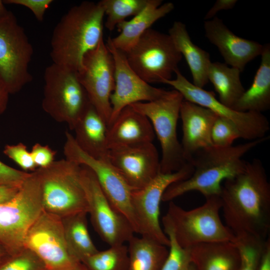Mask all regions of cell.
<instances>
[{
  "label": "cell",
  "mask_w": 270,
  "mask_h": 270,
  "mask_svg": "<svg viewBox=\"0 0 270 270\" xmlns=\"http://www.w3.org/2000/svg\"><path fill=\"white\" fill-rule=\"evenodd\" d=\"M52 0H4V4L25 6L30 10L38 20L42 22L46 10L53 2Z\"/></svg>",
  "instance_id": "8d00e7d4"
},
{
  "label": "cell",
  "mask_w": 270,
  "mask_h": 270,
  "mask_svg": "<svg viewBox=\"0 0 270 270\" xmlns=\"http://www.w3.org/2000/svg\"><path fill=\"white\" fill-rule=\"evenodd\" d=\"M184 98L176 90H168L160 98L130 105L150 120L162 149L160 172L170 174L177 172L188 162L185 160L176 127Z\"/></svg>",
  "instance_id": "8992f818"
},
{
  "label": "cell",
  "mask_w": 270,
  "mask_h": 270,
  "mask_svg": "<svg viewBox=\"0 0 270 270\" xmlns=\"http://www.w3.org/2000/svg\"><path fill=\"white\" fill-rule=\"evenodd\" d=\"M44 110L58 122L73 130L90 104L76 72L52 63L44 72Z\"/></svg>",
  "instance_id": "ba28073f"
},
{
  "label": "cell",
  "mask_w": 270,
  "mask_h": 270,
  "mask_svg": "<svg viewBox=\"0 0 270 270\" xmlns=\"http://www.w3.org/2000/svg\"><path fill=\"white\" fill-rule=\"evenodd\" d=\"M268 139L265 136L236 146H211L198 150L189 162L193 167L192 175L169 186L162 201L170 202L192 191L198 192L205 198L220 196L224 181L244 170L246 161L242 159L244 156Z\"/></svg>",
  "instance_id": "7a4b0ae2"
},
{
  "label": "cell",
  "mask_w": 270,
  "mask_h": 270,
  "mask_svg": "<svg viewBox=\"0 0 270 270\" xmlns=\"http://www.w3.org/2000/svg\"><path fill=\"white\" fill-rule=\"evenodd\" d=\"M73 130L76 143L84 152L96 159H108V126L91 104Z\"/></svg>",
  "instance_id": "603a6c76"
},
{
  "label": "cell",
  "mask_w": 270,
  "mask_h": 270,
  "mask_svg": "<svg viewBox=\"0 0 270 270\" xmlns=\"http://www.w3.org/2000/svg\"><path fill=\"white\" fill-rule=\"evenodd\" d=\"M8 12L5 7L3 0H0V18L5 16Z\"/></svg>",
  "instance_id": "ee69618b"
},
{
  "label": "cell",
  "mask_w": 270,
  "mask_h": 270,
  "mask_svg": "<svg viewBox=\"0 0 270 270\" xmlns=\"http://www.w3.org/2000/svg\"><path fill=\"white\" fill-rule=\"evenodd\" d=\"M4 154L14 162L24 172H34L38 168L34 164L30 152L22 142L16 144H6Z\"/></svg>",
  "instance_id": "d590c367"
},
{
  "label": "cell",
  "mask_w": 270,
  "mask_h": 270,
  "mask_svg": "<svg viewBox=\"0 0 270 270\" xmlns=\"http://www.w3.org/2000/svg\"><path fill=\"white\" fill-rule=\"evenodd\" d=\"M106 44L114 65L115 86L110 98L112 114L108 126L126 106L158 100L168 90L152 86L140 78L129 65L124 53L114 46L110 37Z\"/></svg>",
  "instance_id": "e0dca14e"
},
{
  "label": "cell",
  "mask_w": 270,
  "mask_h": 270,
  "mask_svg": "<svg viewBox=\"0 0 270 270\" xmlns=\"http://www.w3.org/2000/svg\"><path fill=\"white\" fill-rule=\"evenodd\" d=\"M104 16L98 2L85 1L71 8L53 30L50 52L52 63L78 72L84 56L104 39Z\"/></svg>",
  "instance_id": "3957f363"
},
{
  "label": "cell",
  "mask_w": 270,
  "mask_h": 270,
  "mask_svg": "<svg viewBox=\"0 0 270 270\" xmlns=\"http://www.w3.org/2000/svg\"><path fill=\"white\" fill-rule=\"evenodd\" d=\"M237 2V0H217L206 14L204 20H210L220 10L232 9Z\"/></svg>",
  "instance_id": "ab89813d"
},
{
  "label": "cell",
  "mask_w": 270,
  "mask_h": 270,
  "mask_svg": "<svg viewBox=\"0 0 270 270\" xmlns=\"http://www.w3.org/2000/svg\"><path fill=\"white\" fill-rule=\"evenodd\" d=\"M22 184L15 185L0 184V204L14 198L19 192Z\"/></svg>",
  "instance_id": "60d3db41"
},
{
  "label": "cell",
  "mask_w": 270,
  "mask_h": 270,
  "mask_svg": "<svg viewBox=\"0 0 270 270\" xmlns=\"http://www.w3.org/2000/svg\"><path fill=\"white\" fill-rule=\"evenodd\" d=\"M150 0H102L98 4L106 16L104 26L112 31L120 22L136 16L147 6Z\"/></svg>",
  "instance_id": "4dcf8cb0"
},
{
  "label": "cell",
  "mask_w": 270,
  "mask_h": 270,
  "mask_svg": "<svg viewBox=\"0 0 270 270\" xmlns=\"http://www.w3.org/2000/svg\"><path fill=\"white\" fill-rule=\"evenodd\" d=\"M108 159L132 190L142 188L160 172V158L152 142L110 149Z\"/></svg>",
  "instance_id": "ac0fdd59"
},
{
  "label": "cell",
  "mask_w": 270,
  "mask_h": 270,
  "mask_svg": "<svg viewBox=\"0 0 270 270\" xmlns=\"http://www.w3.org/2000/svg\"><path fill=\"white\" fill-rule=\"evenodd\" d=\"M261 62L250 86L232 108L242 112L262 113L270 108V46L264 45Z\"/></svg>",
  "instance_id": "484cf974"
},
{
  "label": "cell",
  "mask_w": 270,
  "mask_h": 270,
  "mask_svg": "<svg viewBox=\"0 0 270 270\" xmlns=\"http://www.w3.org/2000/svg\"><path fill=\"white\" fill-rule=\"evenodd\" d=\"M174 80L164 81V84L172 86L180 92L184 99L214 112L218 116L233 122L238 129L242 138L253 140L263 138L270 130L269 122L262 113L254 112L236 111L225 106L215 97L213 92L198 88L188 81L178 68Z\"/></svg>",
  "instance_id": "9a60e30c"
},
{
  "label": "cell",
  "mask_w": 270,
  "mask_h": 270,
  "mask_svg": "<svg viewBox=\"0 0 270 270\" xmlns=\"http://www.w3.org/2000/svg\"><path fill=\"white\" fill-rule=\"evenodd\" d=\"M128 247L124 244L98 251L82 263L87 270H128Z\"/></svg>",
  "instance_id": "f546056e"
},
{
  "label": "cell",
  "mask_w": 270,
  "mask_h": 270,
  "mask_svg": "<svg viewBox=\"0 0 270 270\" xmlns=\"http://www.w3.org/2000/svg\"><path fill=\"white\" fill-rule=\"evenodd\" d=\"M238 138H242V136L236 124L227 118L218 116L212 129V146L228 147L232 146L234 140Z\"/></svg>",
  "instance_id": "e575fe53"
},
{
  "label": "cell",
  "mask_w": 270,
  "mask_h": 270,
  "mask_svg": "<svg viewBox=\"0 0 270 270\" xmlns=\"http://www.w3.org/2000/svg\"><path fill=\"white\" fill-rule=\"evenodd\" d=\"M24 246L34 252L48 270H68L80 263L68 250L62 218L44 210L28 230Z\"/></svg>",
  "instance_id": "2e32d148"
},
{
  "label": "cell",
  "mask_w": 270,
  "mask_h": 270,
  "mask_svg": "<svg viewBox=\"0 0 270 270\" xmlns=\"http://www.w3.org/2000/svg\"><path fill=\"white\" fill-rule=\"evenodd\" d=\"M168 34L186 61L192 78V84L203 88L208 82V72L211 63L209 54L193 43L186 25L181 22H174Z\"/></svg>",
  "instance_id": "d4e9b609"
},
{
  "label": "cell",
  "mask_w": 270,
  "mask_h": 270,
  "mask_svg": "<svg viewBox=\"0 0 270 270\" xmlns=\"http://www.w3.org/2000/svg\"><path fill=\"white\" fill-rule=\"evenodd\" d=\"M224 182L220 197L226 226L235 236L270 237V184L262 161L246 162L242 172Z\"/></svg>",
  "instance_id": "6da1fadb"
},
{
  "label": "cell",
  "mask_w": 270,
  "mask_h": 270,
  "mask_svg": "<svg viewBox=\"0 0 270 270\" xmlns=\"http://www.w3.org/2000/svg\"><path fill=\"white\" fill-rule=\"evenodd\" d=\"M33 52L24 29L9 11L0 18V80L10 94L32 80L28 67Z\"/></svg>",
  "instance_id": "30bf717a"
},
{
  "label": "cell",
  "mask_w": 270,
  "mask_h": 270,
  "mask_svg": "<svg viewBox=\"0 0 270 270\" xmlns=\"http://www.w3.org/2000/svg\"><path fill=\"white\" fill-rule=\"evenodd\" d=\"M162 0H150L140 12L129 20L119 23L116 26L119 34L116 37L110 38L114 46L123 52H128L155 22L174 9L172 2L162 4Z\"/></svg>",
  "instance_id": "7402d4cb"
},
{
  "label": "cell",
  "mask_w": 270,
  "mask_h": 270,
  "mask_svg": "<svg viewBox=\"0 0 270 270\" xmlns=\"http://www.w3.org/2000/svg\"><path fill=\"white\" fill-rule=\"evenodd\" d=\"M42 210L40 185L33 172L14 198L0 204V246L8 255L24 248L26 234Z\"/></svg>",
  "instance_id": "52a82bcc"
},
{
  "label": "cell",
  "mask_w": 270,
  "mask_h": 270,
  "mask_svg": "<svg viewBox=\"0 0 270 270\" xmlns=\"http://www.w3.org/2000/svg\"><path fill=\"white\" fill-rule=\"evenodd\" d=\"M87 214L82 212L62 218L68 250L79 262L98 251L88 232Z\"/></svg>",
  "instance_id": "4316f807"
},
{
  "label": "cell",
  "mask_w": 270,
  "mask_h": 270,
  "mask_svg": "<svg viewBox=\"0 0 270 270\" xmlns=\"http://www.w3.org/2000/svg\"><path fill=\"white\" fill-rule=\"evenodd\" d=\"M65 136L64 154L66 159L87 166L92 171L107 199L114 208L128 220L134 233L138 234V226L132 204V188L108 159H96L90 156L80 148L70 132L66 131Z\"/></svg>",
  "instance_id": "7c38bea8"
},
{
  "label": "cell",
  "mask_w": 270,
  "mask_h": 270,
  "mask_svg": "<svg viewBox=\"0 0 270 270\" xmlns=\"http://www.w3.org/2000/svg\"><path fill=\"white\" fill-rule=\"evenodd\" d=\"M194 270H240V258L233 242L200 243L187 248Z\"/></svg>",
  "instance_id": "cb8c5ba5"
},
{
  "label": "cell",
  "mask_w": 270,
  "mask_h": 270,
  "mask_svg": "<svg viewBox=\"0 0 270 270\" xmlns=\"http://www.w3.org/2000/svg\"><path fill=\"white\" fill-rule=\"evenodd\" d=\"M164 232L170 240V250L160 270H189L191 262L188 250L177 242L170 225L162 219Z\"/></svg>",
  "instance_id": "d6a6232c"
},
{
  "label": "cell",
  "mask_w": 270,
  "mask_h": 270,
  "mask_svg": "<svg viewBox=\"0 0 270 270\" xmlns=\"http://www.w3.org/2000/svg\"><path fill=\"white\" fill-rule=\"evenodd\" d=\"M193 167L187 164L179 170L170 174L160 172L146 186L132 192V204L137 222L138 234L167 247L170 240L160 224V204L162 196L172 183L189 178Z\"/></svg>",
  "instance_id": "8fae6325"
},
{
  "label": "cell",
  "mask_w": 270,
  "mask_h": 270,
  "mask_svg": "<svg viewBox=\"0 0 270 270\" xmlns=\"http://www.w3.org/2000/svg\"><path fill=\"white\" fill-rule=\"evenodd\" d=\"M10 94L6 87L0 80V114L6 109Z\"/></svg>",
  "instance_id": "7bdbcfd3"
},
{
  "label": "cell",
  "mask_w": 270,
  "mask_h": 270,
  "mask_svg": "<svg viewBox=\"0 0 270 270\" xmlns=\"http://www.w3.org/2000/svg\"><path fill=\"white\" fill-rule=\"evenodd\" d=\"M82 166L66 159L53 162L34 172L39 181L43 210L64 218L86 212L88 208L82 184Z\"/></svg>",
  "instance_id": "277c9868"
},
{
  "label": "cell",
  "mask_w": 270,
  "mask_h": 270,
  "mask_svg": "<svg viewBox=\"0 0 270 270\" xmlns=\"http://www.w3.org/2000/svg\"><path fill=\"white\" fill-rule=\"evenodd\" d=\"M128 270H160L168 253L167 246L147 237L134 236L128 242Z\"/></svg>",
  "instance_id": "83f0119b"
},
{
  "label": "cell",
  "mask_w": 270,
  "mask_h": 270,
  "mask_svg": "<svg viewBox=\"0 0 270 270\" xmlns=\"http://www.w3.org/2000/svg\"><path fill=\"white\" fill-rule=\"evenodd\" d=\"M258 270H270V238H268Z\"/></svg>",
  "instance_id": "b9f144b4"
},
{
  "label": "cell",
  "mask_w": 270,
  "mask_h": 270,
  "mask_svg": "<svg viewBox=\"0 0 270 270\" xmlns=\"http://www.w3.org/2000/svg\"><path fill=\"white\" fill-rule=\"evenodd\" d=\"M30 154L37 168H44L54 161L56 152L48 146L35 144L32 147Z\"/></svg>",
  "instance_id": "74e56055"
},
{
  "label": "cell",
  "mask_w": 270,
  "mask_h": 270,
  "mask_svg": "<svg viewBox=\"0 0 270 270\" xmlns=\"http://www.w3.org/2000/svg\"><path fill=\"white\" fill-rule=\"evenodd\" d=\"M180 116L182 129L180 144L184 158L189 162L198 150L212 146V129L218 116L208 108L184 100Z\"/></svg>",
  "instance_id": "ffe728a7"
},
{
  "label": "cell",
  "mask_w": 270,
  "mask_h": 270,
  "mask_svg": "<svg viewBox=\"0 0 270 270\" xmlns=\"http://www.w3.org/2000/svg\"><path fill=\"white\" fill-rule=\"evenodd\" d=\"M8 254L6 252L5 250L1 246H0V256H4Z\"/></svg>",
  "instance_id": "bcb514c9"
},
{
  "label": "cell",
  "mask_w": 270,
  "mask_h": 270,
  "mask_svg": "<svg viewBox=\"0 0 270 270\" xmlns=\"http://www.w3.org/2000/svg\"><path fill=\"white\" fill-rule=\"evenodd\" d=\"M76 74L90 104L108 126L112 114L110 98L115 86L114 65L104 39L84 56Z\"/></svg>",
  "instance_id": "5bb4252c"
},
{
  "label": "cell",
  "mask_w": 270,
  "mask_h": 270,
  "mask_svg": "<svg viewBox=\"0 0 270 270\" xmlns=\"http://www.w3.org/2000/svg\"><path fill=\"white\" fill-rule=\"evenodd\" d=\"M268 238L264 240L248 235L236 236L234 242L240 258V270H258Z\"/></svg>",
  "instance_id": "1f68e13d"
},
{
  "label": "cell",
  "mask_w": 270,
  "mask_h": 270,
  "mask_svg": "<svg viewBox=\"0 0 270 270\" xmlns=\"http://www.w3.org/2000/svg\"><path fill=\"white\" fill-rule=\"evenodd\" d=\"M5 256H0V261L2 259V258L4 257Z\"/></svg>",
  "instance_id": "c3c4849f"
},
{
  "label": "cell",
  "mask_w": 270,
  "mask_h": 270,
  "mask_svg": "<svg viewBox=\"0 0 270 270\" xmlns=\"http://www.w3.org/2000/svg\"><path fill=\"white\" fill-rule=\"evenodd\" d=\"M204 29L206 37L218 48L226 64L240 72L262 52L264 45L238 36L218 17L206 20Z\"/></svg>",
  "instance_id": "d6986e66"
},
{
  "label": "cell",
  "mask_w": 270,
  "mask_h": 270,
  "mask_svg": "<svg viewBox=\"0 0 270 270\" xmlns=\"http://www.w3.org/2000/svg\"><path fill=\"white\" fill-rule=\"evenodd\" d=\"M189 270H194V267H193V266H192V264H191V266H190V268Z\"/></svg>",
  "instance_id": "7dc6e473"
},
{
  "label": "cell",
  "mask_w": 270,
  "mask_h": 270,
  "mask_svg": "<svg viewBox=\"0 0 270 270\" xmlns=\"http://www.w3.org/2000/svg\"><path fill=\"white\" fill-rule=\"evenodd\" d=\"M155 133L148 118L130 106L123 108L108 126V148L152 142Z\"/></svg>",
  "instance_id": "44dd1931"
},
{
  "label": "cell",
  "mask_w": 270,
  "mask_h": 270,
  "mask_svg": "<svg viewBox=\"0 0 270 270\" xmlns=\"http://www.w3.org/2000/svg\"><path fill=\"white\" fill-rule=\"evenodd\" d=\"M240 72L218 62H211L208 67V80L218 94V100L231 108L245 91L240 78Z\"/></svg>",
  "instance_id": "f1b7e54d"
},
{
  "label": "cell",
  "mask_w": 270,
  "mask_h": 270,
  "mask_svg": "<svg viewBox=\"0 0 270 270\" xmlns=\"http://www.w3.org/2000/svg\"><path fill=\"white\" fill-rule=\"evenodd\" d=\"M80 179L84 188L90 220L102 240L110 246L124 244L134 236L128 220L107 199L92 171L82 166Z\"/></svg>",
  "instance_id": "4fadbf2b"
},
{
  "label": "cell",
  "mask_w": 270,
  "mask_h": 270,
  "mask_svg": "<svg viewBox=\"0 0 270 270\" xmlns=\"http://www.w3.org/2000/svg\"><path fill=\"white\" fill-rule=\"evenodd\" d=\"M44 270H47L46 268ZM68 270H87L86 268V267L84 266V265L82 262H80L74 268Z\"/></svg>",
  "instance_id": "f6af8a7d"
},
{
  "label": "cell",
  "mask_w": 270,
  "mask_h": 270,
  "mask_svg": "<svg viewBox=\"0 0 270 270\" xmlns=\"http://www.w3.org/2000/svg\"><path fill=\"white\" fill-rule=\"evenodd\" d=\"M124 53L134 71L150 84L171 80L182 57L168 34L151 28Z\"/></svg>",
  "instance_id": "9c48e42d"
},
{
  "label": "cell",
  "mask_w": 270,
  "mask_h": 270,
  "mask_svg": "<svg viewBox=\"0 0 270 270\" xmlns=\"http://www.w3.org/2000/svg\"><path fill=\"white\" fill-rule=\"evenodd\" d=\"M42 260L32 251L24 248L12 255H6L0 261V270H44Z\"/></svg>",
  "instance_id": "836d02e7"
},
{
  "label": "cell",
  "mask_w": 270,
  "mask_h": 270,
  "mask_svg": "<svg viewBox=\"0 0 270 270\" xmlns=\"http://www.w3.org/2000/svg\"><path fill=\"white\" fill-rule=\"evenodd\" d=\"M206 198L202 205L190 210L170 201L162 218L171 226L178 244L184 248L204 242L235 240L236 236L220 218V196Z\"/></svg>",
  "instance_id": "5b68a950"
},
{
  "label": "cell",
  "mask_w": 270,
  "mask_h": 270,
  "mask_svg": "<svg viewBox=\"0 0 270 270\" xmlns=\"http://www.w3.org/2000/svg\"><path fill=\"white\" fill-rule=\"evenodd\" d=\"M30 172L12 168L0 161V184H20L30 175Z\"/></svg>",
  "instance_id": "f35d334b"
}]
</instances>
